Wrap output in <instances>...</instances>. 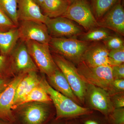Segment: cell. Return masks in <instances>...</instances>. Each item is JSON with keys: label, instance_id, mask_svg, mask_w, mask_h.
Segmentation results:
<instances>
[{"label": "cell", "instance_id": "cell-30", "mask_svg": "<svg viewBox=\"0 0 124 124\" xmlns=\"http://www.w3.org/2000/svg\"><path fill=\"white\" fill-rule=\"evenodd\" d=\"M101 120L93 117H86L82 120V124H108L103 122Z\"/></svg>", "mask_w": 124, "mask_h": 124}, {"label": "cell", "instance_id": "cell-26", "mask_svg": "<svg viewBox=\"0 0 124 124\" xmlns=\"http://www.w3.org/2000/svg\"><path fill=\"white\" fill-rule=\"evenodd\" d=\"M106 118L108 124H124V108H115Z\"/></svg>", "mask_w": 124, "mask_h": 124}, {"label": "cell", "instance_id": "cell-31", "mask_svg": "<svg viewBox=\"0 0 124 124\" xmlns=\"http://www.w3.org/2000/svg\"><path fill=\"white\" fill-rule=\"evenodd\" d=\"M113 103L115 108H124V96L117 97L115 99Z\"/></svg>", "mask_w": 124, "mask_h": 124}, {"label": "cell", "instance_id": "cell-24", "mask_svg": "<svg viewBox=\"0 0 124 124\" xmlns=\"http://www.w3.org/2000/svg\"><path fill=\"white\" fill-rule=\"evenodd\" d=\"M108 57L109 65L111 66H119L124 64V47L109 50Z\"/></svg>", "mask_w": 124, "mask_h": 124}, {"label": "cell", "instance_id": "cell-32", "mask_svg": "<svg viewBox=\"0 0 124 124\" xmlns=\"http://www.w3.org/2000/svg\"><path fill=\"white\" fill-rule=\"evenodd\" d=\"M6 58L4 55H0V72L4 68L5 64Z\"/></svg>", "mask_w": 124, "mask_h": 124}, {"label": "cell", "instance_id": "cell-38", "mask_svg": "<svg viewBox=\"0 0 124 124\" xmlns=\"http://www.w3.org/2000/svg\"><path fill=\"white\" fill-rule=\"evenodd\" d=\"M1 77V73H0V77Z\"/></svg>", "mask_w": 124, "mask_h": 124}, {"label": "cell", "instance_id": "cell-29", "mask_svg": "<svg viewBox=\"0 0 124 124\" xmlns=\"http://www.w3.org/2000/svg\"><path fill=\"white\" fill-rule=\"evenodd\" d=\"M124 79L114 80L112 83V91L116 90L124 91Z\"/></svg>", "mask_w": 124, "mask_h": 124}, {"label": "cell", "instance_id": "cell-10", "mask_svg": "<svg viewBox=\"0 0 124 124\" xmlns=\"http://www.w3.org/2000/svg\"><path fill=\"white\" fill-rule=\"evenodd\" d=\"M27 73H22L7 84L0 93V119L11 121L13 120L12 109L16 90L19 83Z\"/></svg>", "mask_w": 124, "mask_h": 124}, {"label": "cell", "instance_id": "cell-21", "mask_svg": "<svg viewBox=\"0 0 124 124\" xmlns=\"http://www.w3.org/2000/svg\"><path fill=\"white\" fill-rule=\"evenodd\" d=\"M18 0H0V8L16 26H18Z\"/></svg>", "mask_w": 124, "mask_h": 124}, {"label": "cell", "instance_id": "cell-25", "mask_svg": "<svg viewBox=\"0 0 124 124\" xmlns=\"http://www.w3.org/2000/svg\"><path fill=\"white\" fill-rule=\"evenodd\" d=\"M103 43L108 50L124 47V40L122 38L117 36H109L103 40Z\"/></svg>", "mask_w": 124, "mask_h": 124}, {"label": "cell", "instance_id": "cell-3", "mask_svg": "<svg viewBox=\"0 0 124 124\" xmlns=\"http://www.w3.org/2000/svg\"><path fill=\"white\" fill-rule=\"evenodd\" d=\"M54 51L72 62H81L83 54L89 46V42L75 38L51 37L49 43Z\"/></svg>", "mask_w": 124, "mask_h": 124}, {"label": "cell", "instance_id": "cell-9", "mask_svg": "<svg viewBox=\"0 0 124 124\" xmlns=\"http://www.w3.org/2000/svg\"><path fill=\"white\" fill-rule=\"evenodd\" d=\"M88 84L86 94L91 106L107 117L115 109L109 93L103 89Z\"/></svg>", "mask_w": 124, "mask_h": 124}, {"label": "cell", "instance_id": "cell-28", "mask_svg": "<svg viewBox=\"0 0 124 124\" xmlns=\"http://www.w3.org/2000/svg\"><path fill=\"white\" fill-rule=\"evenodd\" d=\"M112 68V75L114 80L124 79V64L119 66H111Z\"/></svg>", "mask_w": 124, "mask_h": 124}, {"label": "cell", "instance_id": "cell-15", "mask_svg": "<svg viewBox=\"0 0 124 124\" xmlns=\"http://www.w3.org/2000/svg\"><path fill=\"white\" fill-rule=\"evenodd\" d=\"M49 112L42 103H32L27 105L21 112L24 124H42L49 118Z\"/></svg>", "mask_w": 124, "mask_h": 124}, {"label": "cell", "instance_id": "cell-20", "mask_svg": "<svg viewBox=\"0 0 124 124\" xmlns=\"http://www.w3.org/2000/svg\"><path fill=\"white\" fill-rule=\"evenodd\" d=\"M51 101V99L42 86L41 82L40 85L32 89L25 97L18 103L16 107L20 105L31 102L48 103Z\"/></svg>", "mask_w": 124, "mask_h": 124}, {"label": "cell", "instance_id": "cell-7", "mask_svg": "<svg viewBox=\"0 0 124 124\" xmlns=\"http://www.w3.org/2000/svg\"><path fill=\"white\" fill-rule=\"evenodd\" d=\"M17 27L19 39L22 41H33L49 44L51 37L44 23L35 21H20Z\"/></svg>", "mask_w": 124, "mask_h": 124}, {"label": "cell", "instance_id": "cell-17", "mask_svg": "<svg viewBox=\"0 0 124 124\" xmlns=\"http://www.w3.org/2000/svg\"><path fill=\"white\" fill-rule=\"evenodd\" d=\"M48 77L52 88L75 102H78V99L73 93L65 76L60 69L58 68L54 73Z\"/></svg>", "mask_w": 124, "mask_h": 124}, {"label": "cell", "instance_id": "cell-16", "mask_svg": "<svg viewBox=\"0 0 124 124\" xmlns=\"http://www.w3.org/2000/svg\"><path fill=\"white\" fill-rule=\"evenodd\" d=\"M36 73V71H32L26 73L19 83L14 98L13 108H16L17 104L36 86L41 84Z\"/></svg>", "mask_w": 124, "mask_h": 124}, {"label": "cell", "instance_id": "cell-40", "mask_svg": "<svg viewBox=\"0 0 124 124\" xmlns=\"http://www.w3.org/2000/svg\"></svg>", "mask_w": 124, "mask_h": 124}, {"label": "cell", "instance_id": "cell-23", "mask_svg": "<svg viewBox=\"0 0 124 124\" xmlns=\"http://www.w3.org/2000/svg\"><path fill=\"white\" fill-rule=\"evenodd\" d=\"M117 0H93V9L95 17L101 18L117 2Z\"/></svg>", "mask_w": 124, "mask_h": 124}, {"label": "cell", "instance_id": "cell-4", "mask_svg": "<svg viewBox=\"0 0 124 124\" xmlns=\"http://www.w3.org/2000/svg\"><path fill=\"white\" fill-rule=\"evenodd\" d=\"M55 64L67 80L74 94L78 100L83 102L86 96L87 85L80 75L77 68L64 57L55 55L53 57Z\"/></svg>", "mask_w": 124, "mask_h": 124}, {"label": "cell", "instance_id": "cell-35", "mask_svg": "<svg viewBox=\"0 0 124 124\" xmlns=\"http://www.w3.org/2000/svg\"><path fill=\"white\" fill-rule=\"evenodd\" d=\"M75 0H67V1L69 3V5H70L72 4Z\"/></svg>", "mask_w": 124, "mask_h": 124}, {"label": "cell", "instance_id": "cell-5", "mask_svg": "<svg viewBox=\"0 0 124 124\" xmlns=\"http://www.w3.org/2000/svg\"><path fill=\"white\" fill-rule=\"evenodd\" d=\"M62 16L75 21L86 31L99 27L98 21L86 0H75Z\"/></svg>", "mask_w": 124, "mask_h": 124}, {"label": "cell", "instance_id": "cell-8", "mask_svg": "<svg viewBox=\"0 0 124 124\" xmlns=\"http://www.w3.org/2000/svg\"><path fill=\"white\" fill-rule=\"evenodd\" d=\"M45 24L51 37L75 38L83 33L80 27L72 20L63 16L49 18Z\"/></svg>", "mask_w": 124, "mask_h": 124}, {"label": "cell", "instance_id": "cell-18", "mask_svg": "<svg viewBox=\"0 0 124 124\" xmlns=\"http://www.w3.org/2000/svg\"><path fill=\"white\" fill-rule=\"evenodd\" d=\"M69 5L65 0H44L40 8L45 15L53 18L62 16Z\"/></svg>", "mask_w": 124, "mask_h": 124}, {"label": "cell", "instance_id": "cell-1", "mask_svg": "<svg viewBox=\"0 0 124 124\" xmlns=\"http://www.w3.org/2000/svg\"><path fill=\"white\" fill-rule=\"evenodd\" d=\"M41 84L53 102L56 109V120L73 119L93 113L89 108L79 106L73 100L52 88L46 80Z\"/></svg>", "mask_w": 124, "mask_h": 124}, {"label": "cell", "instance_id": "cell-37", "mask_svg": "<svg viewBox=\"0 0 124 124\" xmlns=\"http://www.w3.org/2000/svg\"><path fill=\"white\" fill-rule=\"evenodd\" d=\"M0 124H4V123H2V122H0Z\"/></svg>", "mask_w": 124, "mask_h": 124}, {"label": "cell", "instance_id": "cell-14", "mask_svg": "<svg viewBox=\"0 0 124 124\" xmlns=\"http://www.w3.org/2000/svg\"><path fill=\"white\" fill-rule=\"evenodd\" d=\"M18 17L19 22L35 21L44 23L49 18L42 13L39 6L33 0H18Z\"/></svg>", "mask_w": 124, "mask_h": 124}, {"label": "cell", "instance_id": "cell-19", "mask_svg": "<svg viewBox=\"0 0 124 124\" xmlns=\"http://www.w3.org/2000/svg\"><path fill=\"white\" fill-rule=\"evenodd\" d=\"M19 39L17 27L6 31H0V51L1 53L7 54L12 52Z\"/></svg>", "mask_w": 124, "mask_h": 124}, {"label": "cell", "instance_id": "cell-27", "mask_svg": "<svg viewBox=\"0 0 124 124\" xmlns=\"http://www.w3.org/2000/svg\"><path fill=\"white\" fill-rule=\"evenodd\" d=\"M17 27L0 8V31H6Z\"/></svg>", "mask_w": 124, "mask_h": 124}, {"label": "cell", "instance_id": "cell-33", "mask_svg": "<svg viewBox=\"0 0 124 124\" xmlns=\"http://www.w3.org/2000/svg\"><path fill=\"white\" fill-rule=\"evenodd\" d=\"M7 85L4 80L0 78V93L5 88Z\"/></svg>", "mask_w": 124, "mask_h": 124}, {"label": "cell", "instance_id": "cell-6", "mask_svg": "<svg viewBox=\"0 0 124 124\" xmlns=\"http://www.w3.org/2000/svg\"><path fill=\"white\" fill-rule=\"evenodd\" d=\"M25 42L28 52L38 69L48 76L54 73L58 67L50 53L49 45L33 41Z\"/></svg>", "mask_w": 124, "mask_h": 124}, {"label": "cell", "instance_id": "cell-36", "mask_svg": "<svg viewBox=\"0 0 124 124\" xmlns=\"http://www.w3.org/2000/svg\"><path fill=\"white\" fill-rule=\"evenodd\" d=\"M63 124V123H58V124Z\"/></svg>", "mask_w": 124, "mask_h": 124}, {"label": "cell", "instance_id": "cell-22", "mask_svg": "<svg viewBox=\"0 0 124 124\" xmlns=\"http://www.w3.org/2000/svg\"><path fill=\"white\" fill-rule=\"evenodd\" d=\"M110 32L106 28H95L83 33L81 40L87 42L103 41L110 36Z\"/></svg>", "mask_w": 124, "mask_h": 124}, {"label": "cell", "instance_id": "cell-2", "mask_svg": "<svg viewBox=\"0 0 124 124\" xmlns=\"http://www.w3.org/2000/svg\"><path fill=\"white\" fill-rule=\"evenodd\" d=\"M78 64V73L86 84L111 91L114 80L111 66L108 65L90 67L82 61Z\"/></svg>", "mask_w": 124, "mask_h": 124}, {"label": "cell", "instance_id": "cell-11", "mask_svg": "<svg viewBox=\"0 0 124 124\" xmlns=\"http://www.w3.org/2000/svg\"><path fill=\"white\" fill-rule=\"evenodd\" d=\"M99 27L110 29L124 36V10L119 1L98 22Z\"/></svg>", "mask_w": 124, "mask_h": 124}, {"label": "cell", "instance_id": "cell-39", "mask_svg": "<svg viewBox=\"0 0 124 124\" xmlns=\"http://www.w3.org/2000/svg\"></svg>", "mask_w": 124, "mask_h": 124}, {"label": "cell", "instance_id": "cell-34", "mask_svg": "<svg viewBox=\"0 0 124 124\" xmlns=\"http://www.w3.org/2000/svg\"><path fill=\"white\" fill-rule=\"evenodd\" d=\"M33 0L35 2L36 4H37L40 8L41 6L42 5L44 0Z\"/></svg>", "mask_w": 124, "mask_h": 124}, {"label": "cell", "instance_id": "cell-13", "mask_svg": "<svg viewBox=\"0 0 124 124\" xmlns=\"http://www.w3.org/2000/svg\"><path fill=\"white\" fill-rule=\"evenodd\" d=\"M109 51L104 44L97 43L89 45L82 56L81 61L90 67L109 65Z\"/></svg>", "mask_w": 124, "mask_h": 124}, {"label": "cell", "instance_id": "cell-12", "mask_svg": "<svg viewBox=\"0 0 124 124\" xmlns=\"http://www.w3.org/2000/svg\"><path fill=\"white\" fill-rule=\"evenodd\" d=\"M12 51L14 66L17 70L22 73L37 71L38 68L29 54L25 42L21 40Z\"/></svg>", "mask_w": 124, "mask_h": 124}]
</instances>
